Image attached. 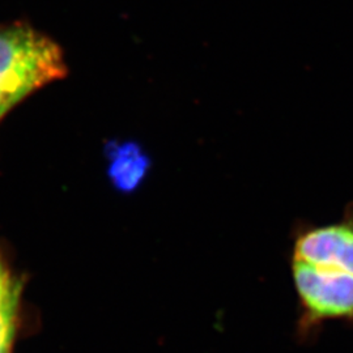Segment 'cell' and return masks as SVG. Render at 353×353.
Segmentation results:
<instances>
[{"label": "cell", "mask_w": 353, "mask_h": 353, "mask_svg": "<svg viewBox=\"0 0 353 353\" xmlns=\"http://www.w3.org/2000/svg\"><path fill=\"white\" fill-rule=\"evenodd\" d=\"M299 296L300 334L309 335L326 321L353 322V275L292 261Z\"/></svg>", "instance_id": "2"}, {"label": "cell", "mask_w": 353, "mask_h": 353, "mask_svg": "<svg viewBox=\"0 0 353 353\" xmlns=\"http://www.w3.org/2000/svg\"><path fill=\"white\" fill-rule=\"evenodd\" d=\"M68 74L58 42L26 21L0 26V123L30 94Z\"/></svg>", "instance_id": "1"}, {"label": "cell", "mask_w": 353, "mask_h": 353, "mask_svg": "<svg viewBox=\"0 0 353 353\" xmlns=\"http://www.w3.org/2000/svg\"><path fill=\"white\" fill-rule=\"evenodd\" d=\"M108 176L114 189L121 194H132L150 174V154L135 141H112L106 145Z\"/></svg>", "instance_id": "4"}, {"label": "cell", "mask_w": 353, "mask_h": 353, "mask_svg": "<svg viewBox=\"0 0 353 353\" xmlns=\"http://www.w3.org/2000/svg\"><path fill=\"white\" fill-rule=\"evenodd\" d=\"M20 310L21 307L0 314V353H13L20 328Z\"/></svg>", "instance_id": "6"}, {"label": "cell", "mask_w": 353, "mask_h": 353, "mask_svg": "<svg viewBox=\"0 0 353 353\" xmlns=\"http://www.w3.org/2000/svg\"><path fill=\"white\" fill-rule=\"evenodd\" d=\"M24 279L16 272L12 261L0 246V314L21 307Z\"/></svg>", "instance_id": "5"}, {"label": "cell", "mask_w": 353, "mask_h": 353, "mask_svg": "<svg viewBox=\"0 0 353 353\" xmlns=\"http://www.w3.org/2000/svg\"><path fill=\"white\" fill-rule=\"evenodd\" d=\"M292 261L353 275V207L338 223L301 232L294 240Z\"/></svg>", "instance_id": "3"}]
</instances>
